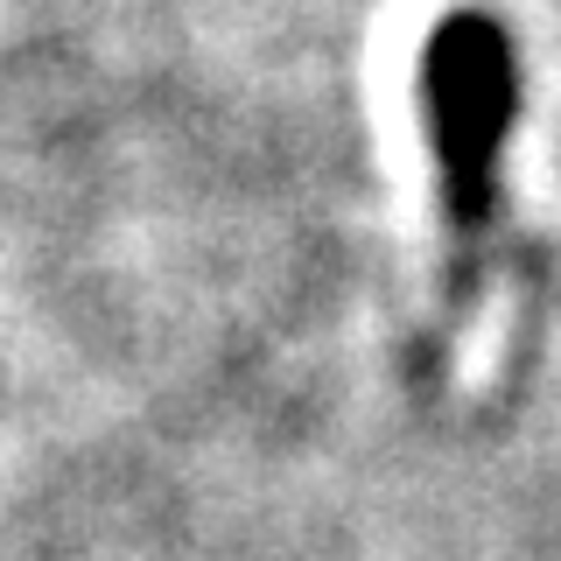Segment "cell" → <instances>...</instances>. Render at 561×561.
<instances>
[{"instance_id": "cell-1", "label": "cell", "mask_w": 561, "mask_h": 561, "mask_svg": "<svg viewBox=\"0 0 561 561\" xmlns=\"http://www.w3.org/2000/svg\"><path fill=\"white\" fill-rule=\"evenodd\" d=\"M513 113V49L491 14H449L428 35V127L456 190H470L491 162Z\"/></svg>"}]
</instances>
